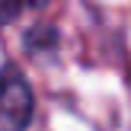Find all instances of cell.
Returning <instances> with one entry per match:
<instances>
[{
	"label": "cell",
	"mask_w": 131,
	"mask_h": 131,
	"mask_svg": "<svg viewBox=\"0 0 131 131\" xmlns=\"http://www.w3.org/2000/svg\"><path fill=\"white\" fill-rule=\"evenodd\" d=\"M23 6H26L23 0H0V26H6L10 19H16Z\"/></svg>",
	"instance_id": "3"
},
{
	"label": "cell",
	"mask_w": 131,
	"mask_h": 131,
	"mask_svg": "<svg viewBox=\"0 0 131 131\" xmlns=\"http://www.w3.org/2000/svg\"><path fill=\"white\" fill-rule=\"evenodd\" d=\"M23 3H26V6H45L48 0H23Z\"/></svg>",
	"instance_id": "4"
},
{
	"label": "cell",
	"mask_w": 131,
	"mask_h": 131,
	"mask_svg": "<svg viewBox=\"0 0 131 131\" xmlns=\"http://www.w3.org/2000/svg\"><path fill=\"white\" fill-rule=\"evenodd\" d=\"M35 115V96L26 74L13 64L0 70V131H26Z\"/></svg>",
	"instance_id": "1"
},
{
	"label": "cell",
	"mask_w": 131,
	"mask_h": 131,
	"mask_svg": "<svg viewBox=\"0 0 131 131\" xmlns=\"http://www.w3.org/2000/svg\"><path fill=\"white\" fill-rule=\"evenodd\" d=\"M58 45V29L51 26H38V29L26 32V48L29 51H45V48H54Z\"/></svg>",
	"instance_id": "2"
}]
</instances>
